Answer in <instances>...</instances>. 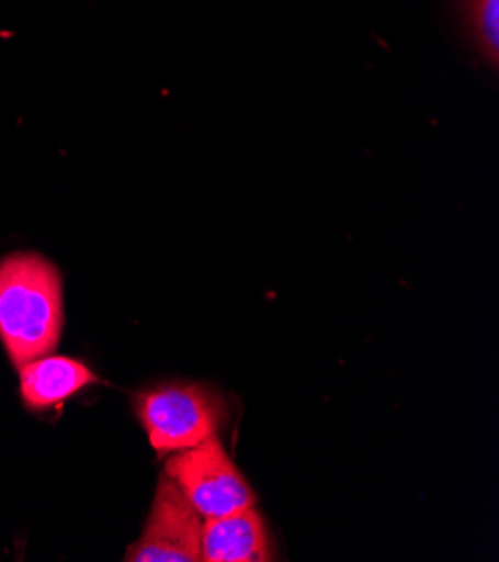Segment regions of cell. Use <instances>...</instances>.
I'll return each instance as SVG.
<instances>
[{
  "label": "cell",
  "instance_id": "6",
  "mask_svg": "<svg viewBox=\"0 0 499 562\" xmlns=\"http://www.w3.org/2000/svg\"><path fill=\"white\" fill-rule=\"evenodd\" d=\"M202 560L206 562H264L269 538L262 518L251 509L211 518L202 527Z\"/></svg>",
  "mask_w": 499,
  "mask_h": 562
},
{
  "label": "cell",
  "instance_id": "5",
  "mask_svg": "<svg viewBox=\"0 0 499 562\" xmlns=\"http://www.w3.org/2000/svg\"><path fill=\"white\" fill-rule=\"evenodd\" d=\"M21 397L30 411H47L97 383V374L70 357H38L19 368Z\"/></svg>",
  "mask_w": 499,
  "mask_h": 562
},
{
  "label": "cell",
  "instance_id": "7",
  "mask_svg": "<svg viewBox=\"0 0 499 562\" xmlns=\"http://www.w3.org/2000/svg\"><path fill=\"white\" fill-rule=\"evenodd\" d=\"M460 19L470 45L481 59L497 68L499 61V0H457Z\"/></svg>",
  "mask_w": 499,
  "mask_h": 562
},
{
  "label": "cell",
  "instance_id": "3",
  "mask_svg": "<svg viewBox=\"0 0 499 562\" xmlns=\"http://www.w3.org/2000/svg\"><path fill=\"white\" fill-rule=\"evenodd\" d=\"M166 475L180 486L193 509L206 520L253 507V493L247 480L215 437L180 451L166 464Z\"/></svg>",
  "mask_w": 499,
  "mask_h": 562
},
{
  "label": "cell",
  "instance_id": "2",
  "mask_svg": "<svg viewBox=\"0 0 499 562\" xmlns=\"http://www.w3.org/2000/svg\"><path fill=\"white\" fill-rule=\"evenodd\" d=\"M227 411L204 385L166 383L137 397V417L157 453H180L215 437Z\"/></svg>",
  "mask_w": 499,
  "mask_h": 562
},
{
  "label": "cell",
  "instance_id": "4",
  "mask_svg": "<svg viewBox=\"0 0 499 562\" xmlns=\"http://www.w3.org/2000/svg\"><path fill=\"white\" fill-rule=\"evenodd\" d=\"M202 522L180 486L161 475L141 540L126 551L128 562L202 560Z\"/></svg>",
  "mask_w": 499,
  "mask_h": 562
},
{
  "label": "cell",
  "instance_id": "1",
  "mask_svg": "<svg viewBox=\"0 0 499 562\" xmlns=\"http://www.w3.org/2000/svg\"><path fill=\"white\" fill-rule=\"evenodd\" d=\"M64 327L61 276L36 254L0 260V341L16 368L57 348Z\"/></svg>",
  "mask_w": 499,
  "mask_h": 562
}]
</instances>
